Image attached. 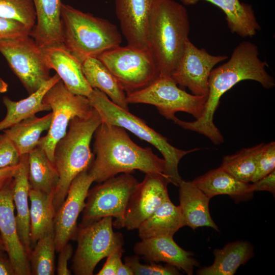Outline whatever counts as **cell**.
<instances>
[{
    "mask_svg": "<svg viewBox=\"0 0 275 275\" xmlns=\"http://www.w3.org/2000/svg\"><path fill=\"white\" fill-rule=\"evenodd\" d=\"M258 55V47L255 44L247 41L240 43L228 62L212 69L208 79V94L202 116L191 122L179 119L176 124L205 136L215 145L224 143V137L213 122L214 114L222 95L244 80L256 81L265 89L275 86L274 78L266 72L267 63L261 61Z\"/></svg>",
    "mask_w": 275,
    "mask_h": 275,
    "instance_id": "1",
    "label": "cell"
},
{
    "mask_svg": "<svg viewBox=\"0 0 275 275\" xmlns=\"http://www.w3.org/2000/svg\"><path fill=\"white\" fill-rule=\"evenodd\" d=\"M93 136L94 158L88 171L94 181L100 183L119 173L135 170L164 176V159L151 148L135 144L124 128L102 122Z\"/></svg>",
    "mask_w": 275,
    "mask_h": 275,
    "instance_id": "2",
    "label": "cell"
},
{
    "mask_svg": "<svg viewBox=\"0 0 275 275\" xmlns=\"http://www.w3.org/2000/svg\"><path fill=\"white\" fill-rule=\"evenodd\" d=\"M190 30L187 12L174 0H155L147 30V45L159 76H171L183 52Z\"/></svg>",
    "mask_w": 275,
    "mask_h": 275,
    "instance_id": "3",
    "label": "cell"
},
{
    "mask_svg": "<svg viewBox=\"0 0 275 275\" xmlns=\"http://www.w3.org/2000/svg\"><path fill=\"white\" fill-rule=\"evenodd\" d=\"M101 123L99 113L93 107L88 116L73 118L66 134L56 145L53 164L59 176L53 198L56 211L65 200L73 179L89 169L94 158L91 142Z\"/></svg>",
    "mask_w": 275,
    "mask_h": 275,
    "instance_id": "4",
    "label": "cell"
},
{
    "mask_svg": "<svg viewBox=\"0 0 275 275\" xmlns=\"http://www.w3.org/2000/svg\"><path fill=\"white\" fill-rule=\"evenodd\" d=\"M63 44L80 62L120 45L122 35L107 19L62 4Z\"/></svg>",
    "mask_w": 275,
    "mask_h": 275,
    "instance_id": "5",
    "label": "cell"
},
{
    "mask_svg": "<svg viewBox=\"0 0 275 275\" xmlns=\"http://www.w3.org/2000/svg\"><path fill=\"white\" fill-rule=\"evenodd\" d=\"M88 98L102 122L127 129L158 150L166 162L164 176L170 183L178 186L182 180L178 172L179 161L186 154L199 149L184 150L174 147L166 137L150 128L144 120L114 103L97 89H93Z\"/></svg>",
    "mask_w": 275,
    "mask_h": 275,
    "instance_id": "6",
    "label": "cell"
},
{
    "mask_svg": "<svg viewBox=\"0 0 275 275\" xmlns=\"http://www.w3.org/2000/svg\"><path fill=\"white\" fill-rule=\"evenodd\" d=\"M207 97L187 93L178 87L171 76H158L145 88L127 94L128 103H145L155 106L162 116L173 121L175 114L183 112L196 119L204 112Z\"/></svg>",
    "mask_w": 275,
    "mask_h": 275,
    "instance_id": "7",
    "label": "cell"
},
{
    "mask_svg": "<svg viewBox=\"0 0 275 275\" xmlns=\"http://www.w3.org/2000/svg\"><path fill=\"white\" fill-rule=\"evenodd\" d=\"M112 216H105L89 225L78 227L77 246L71 269L76 275H92L103 258L122 248V234L113 231Z\"/></svg>",
    "mask_w": 275,
    "mask_h": 275,
    "instance_id": "8",
    "label": "cell"
},
{
    "mask_svg": "<svg viewBox=\"0 0 275 275\" xmlns=\"http://www.w3.org/2000/svg\"><path fill=\"white\" fill-rule=\"evenodd\" d=\"M97 58L115 76L126 95L145 88L159 76L155 62L148 48L120 45L102 53Z\"/></svg>",
    "mask_w": 275,
    "mask_h": 275,
    "instance_id": "9",
    "label": "cell"
},
{
    "mask_svg": "<svg viewBox=\"0 0 275 275\" xmlns=\"http://www.w3.org/2000/svg\"><path fill=\"white\" fill-rule=\"evenodd\" d=\"M43 102L50 106L52 117L47 133L40 138L37 146L53 163L56 145L66 134L70 121L88 116L93 107L88 97L70 92L61 79L46 93Z\"/></svg>",
    "mask_w": 275,
    "mask_h": 275,
    "instance_id": "10",
    "label": "cell"
},
{
    "mask_svg": "<svg viewBox=\"0 0 275 275\" xmlns=\"http://www.w3.org/2000/svg\"><path fill=\"white\" fill-rule=\"evenodd\" d=\"M138 183L130 173H122L89 189L80 226L89 225L105 216L116 218L113 224L119 222Z\"/></svg>",
    "mask_w": 275,
    "mask_h": 275,
    "instance_id": "11",
    "label": "cell"
},
{
    "mask_svg": "<svg viewBox=\"0 0 275 275\" xmlns=\"http://www.w3.org/2000/svg\"><path fill=\"white\" fill-rule=\"evenodd\" d=\"M0 52L29 94L51 77L42 48L29 35L0 40Z\"/></svg>",
    "mask_w": 275,
    "mask_h": 275,
    "instance_id": "12",
    "label": "cell"
},
{
    "mask_svg": "<svg viewBox=\"0 0 275 275\" xmlns=\"http://www.w3.org/2000/svg\"><path fill=\"white\" fill-rule=\"evenodd\" d=\"M166 176L160 174H146L142 182L137 184L128 200L122 219L113 224L116 228L128 230L138 229L140 225L166 200L169 199Z\"/></svg>",
    "mask_w": 275,
    "mask_h": 275,
    "instance_id": "13",
    "label": "cell"
},
{
    "mask_svg": "<svg viewBox=\"0 0 275 275\" xmlns=\"http://www.w3.org/2000/svg\"><path fill=\"white\" fill-rule=\"evenodd\" d=\"M227 58L226 55L211 54L204 48L199 49L188 39L171 76L180 87L187 88L192 94L207 97L212 69Z\"/></svg>",
    "mask_w": 275,
    "mask_h": 275,
    "instance_id": "14",
    "label": "cell"
},
{
    "mask_svg": "<svg viewBox=\"0 0 275 275\" xmlns=\"http://www.w3.org/2000/svg\"><path fill=\"white\" fill-rule=\"evenodd\" d=\"M93 182L88 170L79 174L72 181L65 200L57 210L54 219V241L57 252L69 240H76L77 218L85 207Z\"/></svg>",
    "mask_w": 275,
    "mask_h": 275,
    "instance_id": "15",
    "label": "cell"
},
{
    "mask_svg": "<svg viewBox=\"0 0 275 275\" xmlns=\"http://www.w3.org/2000/svg\"><path fill=\"white\" fill-rule=\"evenodd\" d=\"M13 187L14 180L0 190V236L15 275H30L29 258L17 231L14 212Z\"/></svg>",
    "mask_w": 275,
    "mask_h": 275,
    "instance_id": "16",
    "label": "cell"
},
{
    "mask_svg": "<svg viewBox=\"0 0 275 275\" xmlns=\"http://www.w3.org/2000/svg\"><path fill=\"white\" fill-rule=\"evenodd\" d=\"M134 252L149 262H163L192 275L199 263L194 253L180 247L173 237H154L142 239L133 248Z\"/></svg>",
    "mask_w": 275,
    "mask_h": 275,
    "instance_id": "17",
    "label": "cell"
},
{
    "mask_svg": "<svg viewBox=\"0 0 275 275\" xmlns=\"http://www.w3.org/2000/svg\"><path fill=\"white\" fill-rule=\"evenodd\" d=\"M155 0H115V12L127 45L148 48L147 30Z\"/></svg>",
    "mask_w": 275,
    "mask_h": 275,
    "instance_id": "18",
    "label": "cell"
},
{
    "mask_svg": "<svg viewBox=\"0 0 275 275\" xmlns=\"http://www.w3.org/2000/svg\"><path fill=\"white\" fill-rule=\"evenodd\" d=\"M46 62L60 76L67 89L72 93L88 97L93 89L82 71V63L64 45L42 48Z\"/></svg>",
    "mask_w": 275,
    "mask_h": 275,
    "instance_id": "19",
    "label": "cell"
},
{
    "mask_svg": "<svg viewBox=\"0 0 275 275\" xmlns=\"http://www.w3.org/2000/svg\"><path fill=\"white\" fill-rule=\"evenodd\" d=\"M36 22L30 36L41 48L63 44L61 0H32Z\"/></svg>",
    "mask_w": 275,
    "mask_h": 275,
    "instance_id": "20",
    "label": "cell"
},
{
    "mask_svg": "<svg viewBox=\"0 0 275 275\" xmlns=\"http://www.w3.org/2000/svg\"><path fill=\"white\" fill-rule=\"evenodd\" d=\"M179 205L185 226L195 230L208 227L219 231L213 221L209 209L210 198L192 181L182 180L178 185Z\"/></svg>",
    "mask_w": 275,
    "mask_h": 275,
    "instance_id": "21",
    "label": "cell"
},
{
    "mask_svg": "<svg viewBox=\"0 0 275 275\" xmlns=\"http://www.w3.org/2000/svg\"><path fill=\"white\" fill-rule=\"evenodd\" d=\"M193 182L210 199L227 195L239 202L251 199L254 193L252 184L236 179L220 167L209 171Z\"/></svg>",
    "mask_w": 275,
    "mask_h": 275,
    "instance_id": "22",
    "label": "cell"
},
{
    "mask_svg": "<svg viewBox=\"0 0 275 275\" xmlns=\"http://www.w3.org/2000/svg\"><path fill=\"white\" fill-rule=\"evenodd\" d=\"M29 154L21 155L18 169L14 176L13 198L17 214V233L28 257L32 251L30 239V208L28 200L30 189L28 178Z\"/></svg>",
    "mask_w": 275,
    "mask_h": 275,
    "instance_id": "23",
    "label": "cell"
},
{
    "mask_svg": "<svg viewBox=\"0 0 275 275\" xmlns=\"http://www.w3.org/2000/svg\"><path fill=\"white\" fill-rule=\"evenodd\" d=\"M61 79L56 73L45 82L37 90L25 99L18 101L12 100L7 96L3 98V102L7 113L0 121V131L9 128L15 124L36 113L51 110L50 106L43 102L46 93Z\"/></svg>",
    "mask_w": 275,
    "mask_h": 275,
    "instance_id": "24",
    "label": "cell"
},
{
    "mask_svg": "<svg viewBox=\"0 0 275 275\" xmlns=\"http://www.w3.org/2000/svg\"><path fill=\"white\" fill-rule=\"evenodd\" d=\"M204 1L220 8L226 15L229 29L242 37H252L261 27L251 5L239 0H180L184 5H194Z\"/></svg>",
    "mask_w": 275,
    "mask_h": 275,
    "instance_id": "25",
    "label": "cell"
},
{
    "mask_svg": "<svg viewBox=\"0 0 275 275\" xmlns=\"http://www.w3.org/2000/svg\"><path fill=\"white\" fill-rule=\"evenodd\" d=\"M83 74L92 89L105 94L114 103L129 111L127 95L115 76L96 57H89L82 63Z\"/></svg>",
    "mask_w": 275,
    "mask_h": 275,
    "instance_id": "26",
    "label": "cell"
},
{
    "mask_svg": "<svg viewBox=\"0 0 275 275\" xmlns=\"http://www.w3.org/2000/svg\"><path fill=\"white\" fill-rule=\"evenodd\" d=\"M53 198V195L30 189V239L32 250L39 239L48 235L54 236L56 211Z\"/></svg>",
    "mask_w": 275,
    "mask_h": 275,
    "instance_id": "27",
    "label": "cell"
},
{
    "mask_svg": "<svg viewBox=\"0 0 275 275\" xmlns=\"http://www.w3.org/2000/svg\"><path fill=\"white\" fill-rule=\"evenodd\" d=\"M214 260L209 266L199 269V275H233L238 267L253 257L254 249L248 241L238 240L213 250Z\"/></svg>",
    "mask_w": 275,
    "mask_h": 275,
    "instance_id": "28",
    "label": "cell"
},
{
    "mask_svg": "<svg viewBox=\"0 0 275 275\" xmlns=\"http://www.w3.org/2000/svg\"><path fill=\"white\" fill-rule=\"evenodd\" d=\"M185 226L179 206L169 198L164 202L138 228L139 237L145 239L154 237H173L180 228Z\"/></svg>",
    "mask_w": 275,
    "mask_h": 275,
    "instance_id": "29",
    "label": "cell"
},
{
    "mask_svg": "<svg viewBox=\"0 0 275 275\" xmlns=\"http://www.w3.org/2000/svg\"><path fill=\"white\" fill-rule=\"evenodd\" d=\"M52 112L42 117L34 115L3 130L13 142L19 154H29L37 146L41 133L48 130Z\"/></svg>",
    "mask_w": 275,
    "mask_h": 275,
    "instance_id": "30",
    "label": "cell"
},
{
    "mask_svg": "<svg viewBox=\"0 0 275 275\" xmlns=\"http://www.w3.org/2000/svg\"><path fill=\"white\" fill-rule=\"evenodd\" d=\"M28 166L30 188L54 196L59 176L43 150L37 146L29 154Z\"/></svg>",
    "mask_w": 275,
    "mask_h": 275,
    "instance_id": "31",
    "label": "cell"
},
{
    "mask_svg": "<svg viewBox=\"0 0 275 275\" xmlns=\"http://www.w3.org/2000/svg\"><path fill=\"white\" fill-rule=\"evenodd\" d=\"M264 144L244 148L235 154L224 156L219 167L236 179L249 183L255 172Z\"/></svg>",
    "mask_w": 275,
    "mask_h": 275,
    "instance_id": "32",
    "label": "cell"
},
{
    "mask_svg": "<svg viewBox=\"0 0 275 275\" xmlns=\"http://www.w3.org/2000/svg\"><path fill=\"white\" fill-rule=\"evenodd\" d=\"M55 251L54 236L48 235L39 239L29 256L31 274H54Z\"/></svg>",
    "mask_w": 275,
    "mask_h": 275,
    "instance_id": "33",
    "label": "cell"
},
{
    "mask_svg": "<svg viewBox=\"0 0 275 275\" xmlns=\"http://www.w3.org/2000/svg\"><path fill=\"white\" fill-rule=\"evenodd\" d=\"M0 17L19 21L32 29L36 22L32 0H0Z\"/></svg>",
    "mask_w": 275,
    "mask_h": 275,
    "instance_id": "34",
    "label": "cell"
},
{
    "mask_svg": "<svg viewBox=\"0 0 275 275\" xmlns=\"http://www.w3.org/2000/svg\"><path fill=\"white\" fill-rule=\"evenodd\" d=\"M125 263L132 269L135 275H178L181 274L176 267L169 265H162L155 262L149 264H142L138 255L127 256L124 258Z\"/></svg>",
    "mask_w": 275,
    "mask_h": 275,
    "instance_id": "35",
    "label": "cell"
},
{
    "mask_svg": "<svg viewBox=\"0 0 275 275\" xmlns=\"http://www.w3.org/2000/svg\"><path fill=\"white\" fill-rule=\"evenodd\" d=\"M275 170V142L264 144L251 182H254Z\"/></svg>",
    "mask_w": 275,
    "mask_h": 275,
    "instance_id": "36",
    "label": "cell"
},
{
    "mask_svg": "<svg viewBox=\"0 0 275 275\" xmlns=\"http://www.w3.org/2000/svg\"><path fill=\"white\" fill-rule=\"evenodd\" d=\"M21 155L16 146L4 132L0 133V168L18 165Z\"/></svg>",
    "mask_w": 275,
    "mask_h": 275,
    "instance_id": "37",
    "label": "cell"
},
{
    "mask_svg": "<svg viewBox=\"0 0 275 275\" xmlns=\"http://www.w3.org/2000/svg\"><path fill=\"white\" fill-rule=\"evenodd\" d=\"M31 30L19 21L0 17V40L30 36Z\"/></svg>",
    "mask_w": 275,
    "mask_h": 275,
    "instance_id": "38",
    "label": "cell"
},
{
    "mask_svg": "<svg viewBox=\"0 0 275 275\" xmlns=\"http://www.w3.org/2000/svg\"><path fill=\"white\" fill-rule=\"evenodd\" d=\"M123 248L118 249L112 252L107 257L102 268L97 273V275H117V270L122 262L121 257Z\"/></svg>",
    "mask_w": 275,
    "mask_h": 275,
    "instance_id": "39",
    "label": "cell"
},
{
    "mask_svg": "<svg viewBox=\"0 0 275 275\" xmlns=\"http://www.w3.org/2000/svg\"><path fill=\"white\" fill-rule=\"evenodd\" d=\"M60 253L57 267L58 275H70L71 271L68 268V262L72 257L73 248L70 243H67L59 252Z\"/></svg>",
    "mask_w": 275,
    "mask_h": 275,
    "instance_id": "40",
    "label": "cell"
},
{
    "mask_svg": "<svg viewBox=\"0 0 275 275\" xmlns=\"http://www.w3.org/2000/svg\"><path fill=\"white\" fill-rule=\"evenodd\" d=\"M253 191H267L275 195V170L252 184Z\"/></svg>",
    "mask_w": 275,
    "mask_h": 275,
    "instance_id": "41",
    "label": "cell"
},
{
    "mask_svg": "<svg viewBox=\"0 0 275 275\" xmlns=\"http://www.w3.org/2000/svg\"><path fill=\"white\" fill-rule=\"evenodd\" d=\"M18 166L19 164L15 166L0 168V190L13 180Z\"/></svg>",
    "mask_w": 275,
    "mask_h": 275,
    "instance_id": "42",
    "label": "cell"
},
{
    "mask_svg": "<svg viewBox=\"0 0 275 275\" xmlns=\"http://www.w3.org/2000/svg\"><path fill=\"white\" fill-rule=\"evenodd\" d=\"M0 275H15L13 266L9 259L0 258Z\"/></svg>",
    "mask_w": 275,
    "mask_h": 275,
    "instance_id": "43",
    "label": "cell"
},
{
    "mask_svg": "<svg viewBox=\"0 0 275 275\" xmlns=\"http://www.w3.org/2000/svg\"><path fill=\"white\" fill-rule=\"evenodd\" d=\"M131 268L126 263L122 262L119 265L117 270V275H133Z\"/></svg>",
    "mask_w": 275,
    "mask_h": 275,
    "instance_id": "44",
    "label": "cell"
},
{
    "mask_svg": "<svg viewBox=\"0 0 275 275\" xmlns=\"http://www.w3.org/2000/svg\"><path fill=\"white\" fill-rule=\"evenodd\" d=\"M0 258L3 259H9L8 254L7 253L6 247L2 238L0 236Z\"/></svg>",
    "mask_w": 275,
    "mask_h": 275,
    "instance_id": "45",
    "label": "cell"
},
{
    "mask_svg": "<svg viewBox=\"0 0 275 275\" xmlns=\"http://www.w3.org/2000/svg\"><path fill=\"white\" fill-rule=\"evenodd\" d=\"M8 85L2 78H0V93H4L8 91Z\"/></svg>",
    "mask_w": 275,
    "mask_h": 275,
    "instance_id": "46",
    "label": "cell"
}]
</instances>
